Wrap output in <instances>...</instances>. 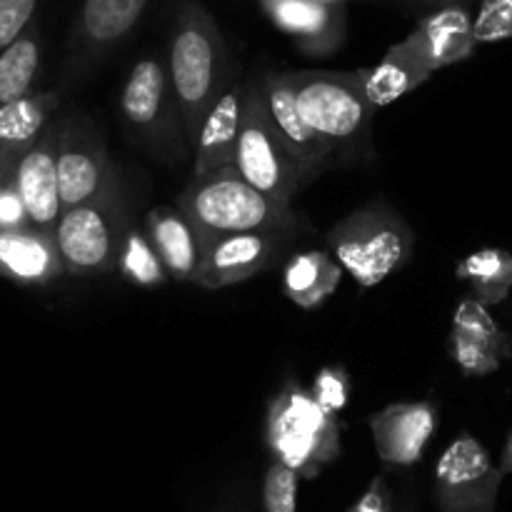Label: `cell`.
<instances>
[{"mask_svg":"<svg viewBox=\"0 0 512 512\" xmlns=\"http://www.w3.org/2000/svg\"><path fill=\"white\" fill-rule=\"evenodd\" d=\"M165 63L183 115L185 140L193 148L205 115L235 78L223 33L200 0H175Z\"/></svg>","mask_w":512,"mask_h":512,"instance_id":"1","label":"cell"},{"mask_svg":"<svg viewBox=\"0 0 512 512\" xmlns=\"http://www.w3.org/2000/svg\"><path fill=\"white\" fill-rule=\"evenodd\" d=\"M178 208L195 225L200 240L258 230H288L295 225L290 205L255 190L233 165L190 178L180 193Z\"/></svg>","mask_w":512,"mask_h":512,"instance_id":"2","label":"cell"},{"mask_svg":"<svg viewBox=\"0 0 512 512\" xmlns=\"http://www.w3.org/2000/svg\"><path fill=\"white\" fill-rule=\"evenodd\" d=\"M325 243L360 288H375L408 263L415 233L388 200L375 198L340 218L328 230Z\"/></svg>","mask_w":512,"mask_h":512,"instance_id":"3","label":"cell"},{"mask_svg":"<svg viewBox=\"0 0 512 512\" xmlns=\"http://www.w3.org/2000/svg\"><path fill=\"white\" fill-rule=\"evenodd\" d=\"M265 440L273 460L300 480H313L340 455V423L323 410L310 390L288 383L268 405Z\"/></svg>","mask_w":512,"mask_h":512,"instance_id":"4","label":"cell"},{"mask_svg":"<svg viewBox=\"0 0 512 512\" xmlns=\"http://www.w3.org/2000/svg\"><path fill=\"white\" fill-rule=\"evenodd\" d=\"M283 75L300 115L325 143L338 150L340 145L368 140L375 108L365 95L363 70H285Z\"/></svg>","mask_w":512,"mask_h":512,"instance_id":"5","label":"cell"},{"mask_svg":"<svg viewBox=\"0 0 512 512\" xmlns=\"http://www.w3.org/2000/svg\"><path fill=\"white\" fill-rule=\"evenodd\" d=\"M233 168L255 190L278 203L290 205L295 193L313 180V175L290 155L265 113L260 78L245 83V113L240 128Z\"/></svg>","mask_w":512,"mask_h":512,"instance_id":"6","label":"cell"},{"mask_svg":"<svg viewBox=\"0 0 512 512\" xmlns=\"http://www.w3.org/2000/svg\"><path fill=\"white\" fill-rule=\"evenodd\" d=\"M120 115L133 140L158 158L178 155L180 160L185 153L183 115L170 85L165 55H145L133 63L120 93Z\"/></svg>","mask_w":512,"mask_h":512,"instance_id":"7","label":"cell"},{"mask_svg":"<svg viewBox=\"0 0 512 512\" xmlns=\"http://www.w3.org/2000/svg\"><path fill=\"white\" fill-rule=\"evenodd\" d=\"M128 225L118 185L93 203L63 210L55 225V243L65 270L75 275L118 270Z\"/></svg>","mask_w":512,"mask_h":512,"instance_id":"8","label":"cell"},{"mask_svg":"<svg viewBox=\"0 0 512 512\" xmlns=\"http://www.w3.org/2000/svg\"><path fill=\"white\" fill-rule=\"evenodd\" d=\"M505 475L475 435L460 433L440 453L433 498L440 512H498Z\"/></svg>","mask_w":512,"mask_h":512,"instance_id":"9","label":"cell"},{"mask_svg":"<svg viewBox=\"0 0 512 512\" xmlns=\"http://www.w3.org/2000/svg\"><path fill=\"white\" fill-rule=\"evenodd\" d=\"M58 183L63 210L93 203L118 185L103 138L85 115H73L60 128Z\"/></svg>","mask_w":512,"mask_h":512,"instance_id":"10","label":"cell"},{"mask_svg":"<svg viewBox=\"0 0 512 512\" xmlns=\"http://www.w3.org/2000/svg\"><path fill=\"white\" fill-rule=\"evenodd\" d=\"M478 48L475 15L470 3H453L425 15L413 33L393 45L398 55L418 65L425 73H438L448 65L463 63Z\"/></svg>","mask_w":512,"mask_h":512,"instance_id":"11","label":"cell"},{"mask_svg":"<svg viewBox=\"0 0 512 512\" xmlns=\"http://www.w3.org/2000/svg\"><path fill=\"white\" fill-rule=\"evenodd\" d=\"M288 230H258V233L223 235L203 240V260L195 283L200 288L220 290L228 285L245 283L258 273L278 263Z\"/></svg>","mask_w":512,"mask_h":512,"instance_id":"12","label":"cell"},{"mask_svg":"<svg viewBox=\"0 0 512 512\" xmlns=\"http://www.w3.org/2000/svg\"><path fill=\"white\" fill-rule=\"evenodd\" d=\"M155 0H80L70 50L80 68L100 63L138 30Z\"/></svg>","mask_w":512,"mask_h":512,"instance_id":"13","label":"cell"},{"mask_svg":"<svg viewBox=\"0 0 512 512\" xmlns=\"http://www.w3.org/2000/svg\"><path fill=\"white\" fill-rule=\"evenodd\" d=\"M450 358L468 378H488L503 368V360L512 358V338H508L488 305L465 295L453 310L450 325Z\"/></svg>","mask_w":512,"mask_h":512,"instance_id":"14","label":"cell"},{"mask_svg":"<svg viewBox=\"0 0 512 512\" xmlns=\"http://www.w3.org/2000/svg\"><path fill=\"white\" fill-rule=\"evenodd\" d=\"M378 458L393 468H410L423 460L435 430L438 410L430 400L390 403L368 420Z\"/></svg>","mask_w":512,"mask_h":512,"instance_id":"15","label":"cell"},{"mask_svg":"<svg viewBox=\"0 0 512 512\" xmlns=\"http://www.w3.org/2000/svg\"><path fill=\"white\" fill-rule=\"evenodd\" d=\"M58 138V125H48L15 165V188L23 200L28 220L38 230H55L63 215L58 183Z\"/></svg>","mask_w":512,"mask_h":512,"instance_id":"16","label":"cell"},{"mask_svg":"<svg viewBox=\"0 0 512 512\" xmlns=\"http://www.w3.org/2000/svg\"><path fill=\"white\" fill-rule=\"evenodd\" d=\"M260 90H263L265 113H268V120L275 128V133H278V138L283 140V145L290 150V155H293V158L315 178L320 170L328 168L335 148L330 143H325V140L305 123L298 105H295L293 90L285 83L283 73L260 75Z\"/></svg>","mask_w":512,"mask_h":512,"instance_id":"17","label":"cell"},{"mask_svg":"<svg viewBox=\"0 0 512 512\" xmlns=\"http://www.w3.org/2000/svg\"><path fill=\"white\" fill-rule=\"evenodd\" d=\"M260 8L310 58H325L343 45V8H330L320 0H260Z\"/></svg>","mask_w":512,"mask_h":512,"instance_id":"18","label":"cell"},{"mask_svg":"<svg viewBox=\"0 0 512 512\" xmlns=\"http://www.w3.org/2000/svg\"><path fill=\"white\" fill-rule=\"evenodd\" d=\"M243 113L245 83L235 75L233 83L215 100V105L200 125L198 140L193 145V178L233 165L240 128H243Z\"/></svg>","mask_w":512,"mask_h":512,"instance_id":"19","label":"cell"},{"mask_svg":"<svg viewBox=\"0 0 512 512\" xmlns=\"http://www.w3.org/2000/svg\"><path fill=\"white\" fill-rule=\"evenodd\" d=\"M145 233L150 243L158 250L165 270L173 280L180 283H195L203 260V240H200L195 225L180 213V208H158L148 210L145 215Z\"/></svg>","mask_w":512,"mask_h":512,"instance_id":"20","label":"cell"},{"mask_svg":"<svg viewBox=\"0 0 512 512\" xmlns=\"http://www.w3.org/2000/svg\"><path fill=\"white\" fill-rule=\"evenodd\" d=\"M0 265L25 283H43L65 270L55 230H0Z\"/></svg>","mask_w":512,"mask_h":512,"instance_id":"21","label":"cell"},{"mask_svg":"<svg viewBox=\"0 0 512 512\" xmlns=\"http://www.w3.org/2000/svg\"><path fill=\"white\" fill-rule=\"evenodd\" d=\"M343 280V268L325 250L290 255L283 268V290L298 308L315 310L333 298Z\"/></svg>","mask_w":512,"mask_h":512,"instance_id":"22","label":"cell"},{"mask_svg":"<svg viewBox=\"0 0 512 512\" xmlns=\"http://www.w3.org/2000/svg\"><path fill=\"white\" fill-rule=\"evenodd\" d=\"M455 278L488 308L503 303L512 290V253L503 248L475 250L455 265Z\"/></svg>","mask_w":512,"mask_h":512,"instance_id":"23","label":"cell"},{"mask_svg":"<svg viewBox=\"0 0 512 512\" xmlns=\"http://www.w3.org/2000/svg\"><path fill=\"white\" fill-rule=\"evenodd\" d=\"M58 108L55 93H30L0 108V155L30 148L45 133L50 113Z\"/></svg>","mask_w":512,"mask_h":512,"instance_id":"24","label":"cell"},{"mask_svg":"<svg viewBox=\"0 0 512 512\" xmlns=\"http://www.w3.org/2000/svg\"><path fill=\"white\" fill-rule=\"evenodd\" d=\"M430 78H433V75L420 70L418 65H413L410 60H405L403 55L395 53L393 48L383 55V60H380L378 65L363 68L365 95H368L370 105H373L375 110L395 103V100L408 95L410 90H415L418 85L428 83Z\"/></svg>","mask_w":512,"mask_h":512,"instance_id":"25","label":"cell"},{"mask_svg":"<svg viewBox=\"0 0 512 512\" xmlns=\"http://www.w3.org/2000/svg\"><path fill=\"white\" fill-rule=\"evenodd\" d=\"M40 65L38 30L28 28L8 50L0 53V108L30 95Z\"/></svg>","mask_w":512,"mask_h":512,"instance_id":"26","label":"cell"},{"mask_svg":"<svg viewBox=\"0 0 512 512\" xmlns=\"http://www.w3.org/2000/svg\"><path fill=\"white\" fill-rule=\"evenodd\" d=\"M118 273L123 275L128 283L138 285V288H160V285H165V280L170 278L163 260H160L158 250L150 243L148 233H145L140 225H135L133 220H130L128 230H125Z\"/></svg>","mask_w":512,"mask_h":512,"instance_id":"27","label":"cell"},{"mask_svg":"<svg viewBox=\"0 0 512 512\" xmlns=\"http://www.w3.org/2000/svg\"><path fill=\"white\" fill-rule=\"evenodd\" d=\"M298 473L273 460L263 478L265 512H298Z\"/></svg>","mask_w":512,"mask_h":512,"instance_id":"28","label":"cell"},{"mask_svg":"<svg viewBox=\"0 0 512 512\" xmlns=\"http://www.w3.org/2000/svg\"><path fill=\"white\" fill-rule=\"evenodd\" d=\"M350 388H353V383H350V375L343 365H325L315 373L310 395L318 400L320 408L338 418L348 408Z\"/></svg>","mask_w":512,"mask_h":512,"instance_id":"29","label":"cell"},{"mask_svg":"<svg viewBox=\"0 0 512 512\" xmlns=\"http://www.w3.org/2000/svg\"><path fill=\"white\" fill-rule=\"evenodd\" d=\"M475 40L478 45L512 40V0H480L475 13Z\"/></svg>","mask_w":512,"mask_h":512,"instance_id":"30","label":"cell"},{"mask_svg":"<svg viewBox=\"0 0 512 512\" xmlns=\"http://www.w3.org/2000/svg\"><path fill=\"white\" fill-rule=\"evenodd\" d=\"M35 8L38 0H0V53L30 28Z\"/></svg>","mask_w":512,"mask_h":512,"instance_id":"31","label":"cell"},{"mask_svg":"<svg viewBox=\"0 0 512 512\" xmlns=\"http://www.w3.org/2000/svg\"><path fill=\"white\" fill-rule=\"evenodd\" d=\"M390 508H393V498H390L388 483H385L383 475H375L365 493L358 498V503L348 512H390Z\"/></svg>","mask_w":512,"mask_h":512,"instance_id":"32","label":"cell"},{"mask_svg":"<svg viewBox=\"0 0 512 512\" xmlns=\"http://www.w3.org/2000/svg\"><path fill=\"white\" fill-rule=\"evenodd\" d=\"M498 468L503 475H512V433L508 435V440H505V448L503 453H500Z\"/></svg>","mask_w":512,"mask_h":512,"instance_id":"33","label":"cell"},{"mask_svg":"<svg viewBox=\"0 0 512 512\" xmlns=\"http://www.w3.org/2000/svg\"><path fill=\"white\" fill-rule=\"evenodd\" d=\"M410 3H425V5H438V8H443V5H453V3H473V0H410Z\"/></svg>","mask_w":512,"mask_h":512,"instance_id":"34","label":"cell"},{"mask_svg":"<svg viewBox=\"0 0 512 512\" xmlns=\"http://www.w3.org/2000/svg\"><path fill=\"white\" fill-rule=\"evenodd\" d=\"M320 3L330 5V8H343V10H345V5H348V0H320Z\"/></svg>","mask_w":512,"mask_h":512,"instance_id":"35","label":"cell"}]
</instances>
